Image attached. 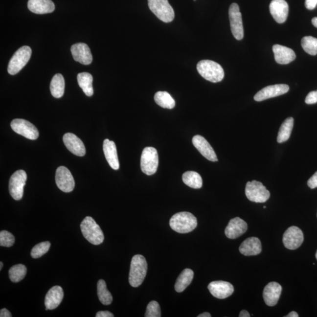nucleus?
<instances>
[{"mask_svg": "<svg viewBox=\"0 0 317 317\" xmlns=\"http://www.w3.org/2000/svg\"><path fill=\"white\" fill-rule=\"evenodd\" d=\"M192 143L194 146L207 160L211 161H218L215 152L204 137L201 135H196L193 137Z\"/></svg>", "mask_w": 317, "mask_h": 317, "instance_id": "obj_17", "label": "nucleus"}, {"mask_svg": "<svg viewBox=\"0 0 317 317\" xmlns=\"http://www.w3.org/2000/svg\"><path fill=\"white\" fill-rule=\"evenodd\" d=\"M284 317H298V314H297V313H296L295 311H292V312L288 314V315Z\"/></svg>", "mask_w": 317, "mask_h": 317, "instance_id": "obj_45", "label": "nucleus"}, {"mask_svg": "<svg viewBox=\"0 0 317 317\" xmlns=\"http://www.w3.org/2000/svg\"><path fill=\"white\" fill-rule=\"evenodd\" d=\"M245 193L247 198L252 202L264 203L268 201L270 193L260 181H252L246 184Z\"/></svg>", "mask_w": 317, "mask_h": 317, "instance_id": "obj_8", "label": "nucleus"}, {"mask_svg": "<svg viewBox=\"0 0 317 317\" xmlns=\"http://www.w3.org/2000/svg\"><path fill=\"white\" fill-rule=\"evenodd\" d=\"M27 176L23 170H17L11 176L9 181V191L12 198L16 201L23 198V188L26 184Z\"/></svg>", "mask_w": 317, "mask_h": 317, "instance_id": "obj_9", "label": "nucleus"}, {"mask_svg": "<svg viewBox=\"0 0 317 317\" xmlns=\"http://www.w3.org/2000/svg\"><path fill=\"white\" fill-rule=\"evenodd\" d=\"M313 24L315 27L317 28V17L313 18L312 20Z\"/></svg>", "mask_w": 317, "mask_h": 317, "instance_id": "obj_47", "label": "nucleus"}, {"mask_svg": "<svg viewBox=\"0 0 317 317\" xmlns=\"http://www.w3.org/2000/svg\"><path fill=\"white\" fill-rule=\"evenodd\" d=\"M81 229L84 237L92 245H99L104 242V233L92 217H85L81 223Z\"/></svg>", "mask_w": 317, "mask_h": 317, "instance_id": "obj_4", "label": "nucleus"}, {"mask_svg": "<svg viewBox=\"0 0 317 317\" xmlns=\"http://www.w3.org/2000/svg\"><path fill=\"white\" fill-rule=\"evenodd\" d=\"M70 51L75 61L84 65H90L92 63V55L86 44H75L71 46Z\"/></svg>", "mask_w": 317, "mask_h": 317, "instance_id": "obj_19", "label": "nucleus"}, {"mask_svg": "<svg viewBox=\"0 0 317 317\" xmlns=\"http://www.w3.org/2000/svg\"><path fill=\"white\" fill-rule=\"evenodd\" d=\"M14 243L15 237L10 232L5 230L0 232V246L10 248Z\"/></svg>", "mask_w": 317, "mask_h": 317, "instance_id": "obj_38", "label": "nucleus"}, {"mask_svg": "<svg viewBox=\"0 0 317 317\" xmlns=\"http://www.w3.org/2000/svg\"><path fill=\"white\" fill-rule=\"evenodd\" d=\"M290 88L286 84L270 85L258 91L254 96L255 101L260 102L274 97L283 95L288 92Z\"/></svg>", "mask_w": 317, "mask_h": 317, "instance_id": "obj_14", "label": "nucleus"}, {"mask_svg": "<svg viewBox=\"0 0 317 317\" xmlns=\"http://www.w3.org/2000/svg\"><path fill=\"white\" fill-rule=\"evenodd\" d=\"M148 6L158 19L163 22H172L175 18V12L167 0H148Z\"/></svg>", "mask_w": 317, "mask_h": 317, "instance_id": "obj_5", "label": "nucleus"}, {"mask_svg": "<svg viewBox=\"0 0 317 317\" xmlns=\"http://www.w3.org/2000/svg\"><path fill=\"white\" fill-rule=\"evenodd\" d=\"M289 7L285 0H272L270 4V11L276 22L281 23L287 20Z\"/></svg>", "mask_w": 317, "mask_h": 317, "instance_id": "obj_16", "label": "nucleus"}, {"mask_svg": "<svg viewBox=\"0 0 317 317\" xmlns=\"http://www.w3.org/2000/svg\"><path fill=\"white\" fill-rule=\"evenodd\" d=\"M12 129L17 134L30 140L37 139L39 136V132L31 122L23 119H16L11 123Z\"/></svg>", "mask_w": 317, "mask_h": 317, "instance_id": "obj_11", "label": "nucleus"}, {"mask_svg": "<svg viewBox=\"0 0 317 317\" xmlns=\"http://www.w3.org/2000/svg\"><path fill=\"white\" fill-rule=\"evenodd\" d=\"M182 180L184 184L193 189H200L202 187L201 176L196 172L188 171L184 173L182 176Z\"/></svg>", "mask_w": 317, "mask_h": 317, "instance_id": "obj_31", "label": "nucleus"}, {"mask_svg": "<svg viewBox=\"0 0 317 317\" xmlns=\"http://www.w3.org/2000/svg\"><path fill=\"white\" fill-rule=\"evenodd\" d=\"M197 69L203 78L217 83L224 78L225 72L220 64L211 60H202L197 65Z\"/></svg>", "mask_w": 317, "mask_h": 317, "instance_id": "obj_3", "label": "nucleus"}, {"mask_svg": "<svg viewBox=\"0 0 317 317\" xmlns=\"http://www.w3.org/2000/svg\"><path fill=\"white\" fill-rule=\"evenodd\" d=\"M194 1H196V0H194Z\"/></svg>", "mask_w": 317, "mask_h": 317, "instance_id": "obj_51", "label": "nucleus"}, {"mask_svg": "<svg viewBox=\"0 0 317 317\" xmlns=\"http://www.w3.org/2000/svg\"><path fill=\"white\" fill-rule=\"evenodd\" d=\"M208 289L214 297L225 299L234 292L233 285L227 281H215L208 284Z\"/></svg>", "mask_w": 317, "mask_h": 317, "instance_id": "obj_15", "label": "nucleus"}, {"mask_svg": "<svg viewBox=\"0 0 317 317\" xmlns=\"http://www.w3.org/2000/svg\"><path fill=\"white\" fill-rule=\"evenodd\" d=\"M50 247H51V243L49 242H41L38 244L32 249L31 252V257L33 258H38L42 257L43 255L48 251Z\"/></svg>", "mask_w": 317, "mask_h": 317, "instance_id": "obj_36", "label": "nucleus"}, {"mask_svg": "<svg viewBox=\"0 0 317 317\" xmlns=\"http://www.w3.org/2000/svg\"><path fill=\"white\" fill-rule=\"evenodd\" d=\"M307 184L312 189L317 187V172L314 173L308 181Z\"/></svg>", "mask_w": 317, "mask_h": 317, "instance_id": "obj_40", "label": "nucleus"}, {"mask_svg": "<svg viewBox=\"0 0 317 317\" xmlns=\"http://www.w3.org/2000/svg\"><path fill=\"white\" fill-rule=\"evenodd\" d=\"M27 269L23 264H19L10 268L8 272L9 277L13 283H18L22 281L26 274Z\"/></svg>", "mask_w": 317, "mask_h": 317, "instance_id": "obj_34", "label": "nucleus"}, {"mask_svg": "<svg viewBox=\"0 0 317 317\" xmlns=\"http://www.w3.org/2000/svg\"><path fill=\"white\" fill-rule=\"evenodd\" d=\"M307 104H314L317 102V91H312L308 94L305 100Z\"/></svg>", "mask_w": 317, "mask_h": 317, "instance_id": "obj_39", "label": "nucleus"}, {"mask_svg": "<svg viewBox=\"0 0 317 317\" xmlns=\"http://www.w3.org/2000/svg\"><path fill=\"white\" fill-rule=\"evenodd\" d=\"M317 0H305V5L308 10H313L316 7Z\"/></svg>", "mask_w": 317, "mask_h": 317, "instance_id": "obj_41", "label": "nucleus"}, {"mask_svg": "<svg viewBox=\"0 0 317 317\" xmlns=\"http://www.w3.org/2000/svg\"><path fill=\"white\" fill-rule=\"evenodd\" d=\"M282 287L276 282H270L264 288L263 298L266 304L270 307L274 306L277 304L280 297Z\"/></svg>", "mask_w": 317, "mask_h": 317, "instance_id": "obj_21", "label": "nucleus"}, {"mask_svg": "<svg viewBox=\"0 0 317 317\" xmlns=\"http://www.w3.org/2000/svg\"><path fill=\"white\" fill-rule=\"evenodd\" d=\"M103 151H104L106 159L109 164L114 170L119 169V161L117 157V150L115 143L113 141L108 139L104 140L103 143Z\"/></svg>", "mask_w": 317, "mask_h": 317, "instance_id": "obj_23", "label": "nucleus"}, {"mask_svg": "<svg viewBox=\"0 0 317 317\" xmlns=\"http://www.w3.org/2000/svg\"><path fill=\"white\" fill-rule=\"evenodd\" d=\"M211 314L208 313H204L201 314H200L198 317H211Z\"/></svg>", "mask_w": 317, "mask_h": 317, "instance_id": "obj_46", "label": "nucleus"}, {"mask_svg": "<svg viewBox=\"0 0 317 317\" xmlns=\"http://www.w3.org/2000/svg\"><path fill=\"white\" fill-rule=\"evenodd\" d=\"M145 317H160L161 310L159 304L155 301L150 302L147 306Z\"/></svg>", "mask_w": 317, "mask_h": 317, "instance_id": "obj_37", "label": "nucleus"}, {"mask_svg": "<svg viewBox=\"0 0 317 317\" xmlns=\"http://www.w3.org/2000/svg\"><path fill=\"white\" fill-rule=\"evenodd\" d=\"M55 181L59 189L64 192H71L74 189V179L71 173L66 167L60 166L57 169Z\"/></svg>", "mask_w": 317, "mask_h": 317, "instance_id": "obj_12", "label": "nucleus"}, {"mask_svg": "<svg viewBox=\"0 0 317 317\" xmlns=\"http://www.w3.org/2000/svg\"><path fill=\"white\" fill-rule=\"evenodd\" d=\"M316 259L317 260V251L316 254Z\"/></svg>", "mask_w": 317, "mask_h": 317, "instance_id": "obj_49", "label": "nucleus"}, {"mask_svg": "<svg viewBox=\"0 0 317 317\" xmlns=\"http://www.w3.org/2000/svg\"><path fill=\"white\" fill-rule=\"evenodd\" d=\"M50 90L52 95L56 98H60L63 96L65 90V80L63 76L57 73L52 78Z\"/></svg>", "mask_w": 317, "mask_h": 317, "instance_id": "obj_29", "label": "nucleus"}, {"mask_svg": "<svg viewBox=\"0 0 317 317\" xmlns=\"http://www.w3.org/2000/svg\"><path fill=\"white\" fill-rule=\"evenodd\" d=\"M169 225L172 230L184 234L195 230L198 222L193 214L183 211L174 214L170 220Z\"/></svg>", "mask_w": 317, "mask_h": 317, "instance_id": "obj_2", "label": "nucleus"}, {"mask_svg": "<svg viewBox=\"0 0 317 317\" xmlns=\"http://www.w3.org/2000/svg\"><path fill=\"white\" fill-rule=\"evenodd\" d=\"M3 267V263L2 262L0 263V270H2Z\"/></svg>", "mask_w": 317, "mask_h": 317, "instance_id": "obj_48", "label": "nucleus"}, {"mask_svg": "<svg viewBox=\"0 0 317 317\" xmlns=\"http://www.w3.org/2000/svg\"><path fill=\"white\" fill-rule=\"evenodd\" d=\"M79 86L83 90L85 95L91 96L93 94L92 87L93 77L88 72L79 73L77 76Z\"/></svg>", "mask_w": 317, "mask_h": 317, "instance_id": "obj_28", "label": "nucleus"}, {"mask_svg": "<svg viewBox=\"0 0 317 317\" xmlns=\"http://www.w3.org/2000/svg\"><path fill=\"white\" fill-rule=\"evenodd\" d=\"M303 241V233L300 228L296 226L289 227L283 234V242L285 248L287 249H298L301 246Z\"/></svg>", "mask_w": 317, "mask_h": 317, "instance_id": "obj_13", "label": "nucleus"}, {"mask_svg": "<svg viewBox=\"0 0 317 317\" xmlns=\"http://www.w3.org/2000/svg\"><path fill=\"white\" fill-rule=\"evenodd\" d=\"M28 8L32 13L44 14L52 13L55 5L51 0H29Z\"/></svg>", "mask_w": 317, "mask_h": 317, "instance_id": "obj_26", "label": "nucleus"}, {"mask_svg": "<svg viewBox=\"0 0 317 317\" xmlns=\"http://www.w3.org/2000/svg\"><path fill=\"white\" fill-rule=\"evenodd\" d=\"M147 271L148 263L145 258L140 254L134 255L132 258L129 275V282L131 286L134 287L140 286L145 280Z\"/></svg>", "mask_w": 317, "mask_h": 317, "instance_id": "obj_1", "label": "nucleus"}, {"mask_svg": "<svg viewBox=\"0 0 317 317\" xmlns=\"http://www.w3.org/2000/svg\"><path fill=\"white\" fill-rule=\"evenodd\" d=\"M301 46L308 54H317V38L311 36L305 37L301 40Z\"/></svg>", "mask_w": 317, "mask_h": 317, "instance_id": "obj_35", "label": "nucleus"}, {"mask_svg": "<svg viewBox=\"0 0 317 317\" xmlns=\"http://www.w3.org/2000/svg\"><path fill=\"white\" fill-rule=\"evenodd\" d=\"M247 230V223L239 217H235L229 222L225 229V234L228 239H235L245 233Z\"/></svg>", "mask_w": 317, "mask_h": 317, "instance_id": "obj_20", "label": "nucleus"}, {"mask_svg": "<svg viewBox=\"0 0 317 317\" xmlns=\"http://www.w3.org/2000/svg\"><path fill=\"white\" fill-rule=\"evenodd\" d=\"M97 293L100 302L105 305H110L113 301V296L107 289V284L104 280H99L97 284Z\"/></svg>", "mask_w": 317, "mask_h": 317, "instance_id": "obj_33", "label": "nucleus"}, {"mask_svg": "<svg viewBox=\"0 0 317 317\" xmlns=\"http://www.w3.org/2000/svg\"><path fill=\"white\" fill-rule=\"evenodd\" d=\"M0 317H11L12 315L10 311L6 309V308H2V309L0 311Z\"/></svg>", "mask_w": 317, "mask_h": 317, "instance_id": "obj_43", "label": "nucleus"}, {"mask_svg": "<svg viewBox=\"0 0 317 317\" xmlns=\"http://www.w3.org/2000/svg\"><path fill=\"white\" fill-rule=\"evenodd\" d=\"M158 165L157 150L153 147H146L143 150L140 158V167L143 173L152 175L157 172Z\"/></svg>", "mask_w": 317, "mask_h": 317, "instance_id": "obj_7", "label": "nucleus"}, {"mask_svg": "<svg viewBox=\"0 0 317 317\" xmlns=\"http://www.w3.org/2000/svg\"><path fill=\"white\" fill-rule=\"evenodd\" d=\"M63 141L67 148L73 154L78 157H84L86 154V149L84 143L75 135L71 133L65 134Z\"/></svg>", "mask_w": 317, "mask_h": 317, "instance_id": "obj_18", "label": "nucleus"}, {"mask_svg": "<svg viewBox=\"0 0 317 317\" xmlns=\"http://www.w3.org/2000/svg\"><path fill=\"white\" fill-rule=\"evenodd\" d=\"M261 250H262V246L260 240L254 237L246 239L239 248L241 254L246 256L259 254Z\"/></svg>", "mask_w": 317, "mask_h": 317, "instance_id": "obj_25", "label": "nucleus"}, {"mask_svg": "<svg viewBox=\"0 0 317 317\" xmlns=\"http://www.w3.org/2000/svg\"><path fill=\"white\" fill-rule=\"evenodd\" d=\"M263 208H266V206H264Z\"/></svg>", "mask_w": 317, "mask_h": 317, "instance_id": "obj_50", "label": "nucleus"}, {"mask_svg": "<svg viewBox=\"0 0 317 317\" xmlns=\"http://www.w3.org/2000/svg\"><path fill=\"white\" fill-rule=\"evenodd\" d=\"M194 277L193 270L186 269L179 275L176 280L175 289L178 293L183 292L192 283Z\"/></svg>", "mask_w": 317, "mask_h": 317, "instance_id": "obj_27", "label": "nucleus"}, {"mask_svg": "<svg viewBox=\"0 0 317 317\" xmlns=\"http://www.w3.org/2000/svg\"><path fill=\"white\" fill-rule=\"evenodd\" d=\"M275 60L279 64H288L295 60L296 55L292 49L278 44L272 46Z\"/></svg>", "mask_w": 317, "mask_h": 317, "instance_id": "obj_24", "label": "nucleus"}, {"mask_svg": "<svg viewBox=\"0 0 317 317\" xmlns=\"http://www.w3.org/2000/svg\"><path fill=\"white\" fill-rule=\"evenodd\" d=\"M293 126L294 119L292 117H288L284 120L279 129L277 136L278 143H283L289 140L291 134H292Z\"/></svg>", "mask_w": 317, "mask_h": 317, "instance_id": "obj_30", "label": "nucleus"}, {"mask_svg": "<svg viewBox=\"0 0 317 317\" xmlns=\"http://www.w3.org/2000/svg\"><path fill=\"white\" fill-rule=\"evenodd\" d=\"M154 99L156 103L161 108L171 110L175 107L174 99L165 91H158L156 93Z\"/></svg>", "mask_w": 317, "mask_h": 317, "instance_id": "obj_32", "label": "nucleus"}, {"mask_svg": "<svg viewBox=\"0 0 317 317\" xmlns=\"http://www.w3.org/2000/svg\"><path fill=\"white\" fill-rule=\"evenodd\" d=\"M31 49L28 46H23L17 50L12 57L8 66V72L14 75L19 73L28 63L31 56Z\"/></svg>", "mask_w": 317, "mask_h": 317, "instance_id": "obj_6", "label": "nucleus"}, {"mask_svg": "<svg viewBox=\"0 0 317 317\" xmlns=\"http://www.w3.org/2000/svg\"><path fill=\"white\" fill-rule=\"evenodd\" d=\"M113 314L108 311H99L96 314V317H113Z\"/></svg>", "mask_w": 317, "mask_h": 317, "instance_id": "obj_42", "label": "nucleus"}, {"mask_svg": "<svg viewBox=\"0 0 317 317\" xmlns=\"http://www.w3.org/2000/svg\"><path fill=\"white\" fill-rule=\"evenodd\" d=\"M64 291L58 286L52 287L47 293L45 298L46 310H52L57 308L63 301Z\"/></svg>", "mask_w": 317, "mask_h": 317, "instance_id": "obj_22", "label": "nucleus"}, {"mask_svg": "<svg viewBox=\"0 0 317 317\" xmlns=\"http://www.w3.org/2000/svg\"><path fill=\"white\" fill-rule=\"evenodd\" d=\"M228 15L232 34L237 40H242L244 37L242 16L239 5L236 3L231 4Z\"/></svg>", "mask_w": 317, "mask_h": 317, "instance_id": "obj_10", "label": "nucleus"}, {"mask_svg": "<svg viewBox=\"0 0 317 317\" xmlns=\"http://www.w3.org/2000/svg\"><path fill=\"white\" fill-rule=\"evenodd\" d=\"M239 317H250V315H249V312L247 311L246 310H242L241 311L240 314H239Z\"/></svg>", "mask_w": 317, "mask_h": 317, "instance_id": "obj_44", "label": "nucleus"}]
</instances>
